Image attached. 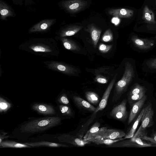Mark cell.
Here are the masks:
<instances>
[{"mask_svg":"<svg viewBox=\"0 0 156 156\" xmlns=\"http://www.w3.org/2000/svg\"><path fill=\"white\" fill-rule=\"evenodd\" d=\"M62 119L57 116L30 117L18 125L9 134V138L24 142L34 135L44 133L62 124Z\"/></svg>","mask_w":156,"mask_h":156,"instance_id":"1","label":"cell"},{"mask_svg":"<svg viewBox=\"0 0 156 156\" xmlns=\"http://www.w3.org/2000/svg\"><path fill=\"white\" fill-rule=\"evenodd\" d=\"M20 50L43 57H56L59 55V49L55 39L51 38H32L21 44Z\"/></svg>","mask_w":156,"mask_h":156,"instance_id":"2","label":"cell"},{"mask_svg":"<svg viewBox=\"0 0 156 156\" xmlns=\"http://www.w3.org/2000/svg\"><path fill=\"white\" fill-rule=\"evenodd\" d=\"M134 71L132 65L129 62L125 65L123 75L121 79L115 84L112 102H116L126 90L127 87L133 80Z\"/></svg>","mask_w":156,"mask_h":156,"instance_id":"3","label":"cell"},{"mask_svg":"<svg viewBox=\"0 0 156 156\" xmlns=\"http://www.w3.org/2000/svg\"><path fill=\"white\" fill-rule=\"evenodd\" d=\"M154 112L151 102L148 103L144 108V111L141 119V124L133 136L131 138L133 139L137 137L147 134V128L151 126L154 124L153 117Z\"/></svg>","mask_w":156,"mask_h":156,"instance_id":"4","label":"cell"},{"mask_svg":"<svg viewBox=\"0 0 156 156\" xmlns=\"http://www.w3.org/2000/svg\"><path fill=\"white\" fill-rule=\"evenodd\" d=\"M48 69L69 76H75L77 73L75 68L66 63L56 61H43Z\"/></svg>","mask_w":156,"mask_h":156,"instance_id":"5","label":"cell"},{"mask_svg":"<svg viewBox=\"0 0 156 156\" xmlns=\"http://www.w3.org/2000/svg\"><path fill=\"white\" fill-rule=\"evenodd\" d=\"M87 2L84 0H62L58 3L60 9L70 13H76L83 9Z\"/></svg>","mask_w":156,"mask_h":156,"instance_id":"6","label":"cell"},{"mask_svg":"<svg viewBox=\"0 0 156 156\" xmlns=\"http://www.w3.org/2000/svg\"><path fill=\"white\" fill-rule=\"evenodd\" d=\"M31 109L37 114L46 116L57 115L56 106L51 103L34 102L30 105Z\"/></svg>","mask_w":156,"mask_h":156,"instance_id":"7","label":"cell"},{"mask_svg":"<svg viewBox=\"0 0 156 156\" xmlns=\"http://www.w3.org/2000/svg\"><path fill=\"white\" fill-rule=\"evenodd\" d=\"M57 22L55 18L43 19L33 25L28 30L29 33H45L49 32Z\"/></svg>","mask_w":156,"mask_h":156,"instance_id":"8","label":"cell"},{"mask_svg":"<svg viewBox=\"0 0 156 156\" xmlns=\"http://www.w3.org/2000/svg\"><path fill=\"white\" fill-rule=\"evenodd\" d=\"M127 101L126 99H124L114 107L110 113V116L116 120L122 122L125 121L128 117L126 107Z\"/></svg>","mask_w":156,"mask_h":156,"instance_id":"9","label":"cell"},{"mask_svg":"<svg viewBox=\"0 0 156 156\" xmlns=\"http://www.w3.org/2000/svg\"><path fill=\"white\" fill-rule=\"evenodd\" d=\"M125 133L122 130L113 129H107V127L101 128L100 133L94 139L104 138L112 140L122 139L125 136Z\"/></svg>","mask_w":156,"mask_h":156,"instance_id":"10","label":"cell"},{"mask_svg":"<svg viewBox=\"0 0 156 156\" xmlns=\"http://www.w3.org/2000/svg\"><path fill=\"white\" fill-rule=\"evenodd\" d=\"M83 27L69 25L61 27L55 32L56 36L64 37L73 36L81 30Z\"/></svg>","mask_w":156,"mask_h":156,"instance_id":"11","label":"cell"},{"mask_svg":"<svg viewBox=\"0 0 156 156\" xmlns=\"http://www.w3.org/2000/svg\"><path fill=\"white\" fill-rule=\"evenodd\" d=\"M0 19L4 21L7 20V18L15 17L16 14L14 9L3 0H0Z\"/></svg>","mask_w":156,"mask_h":156,"instance_id":"12","label":"cell"},{"mask_svg":"<svg viewBox=\"0 0 156 156\" xmlns=\"http://www.w3.org/2000/svg\"><path fill=\"white\" fill-rule=\"evenodd\" d=\"M117 74H116L109 83L101 101L93 114H96L98 111L103 109L106 106L110 94L115 83Z\"/></svg>","mask_w":156,"mask_h":156,"instance_id":"13","label":"cell"},{"mask_svg":"<svg viewBox=\"0 0 156 156\" xmlns=\"http://www.w3.org/2000/svg\"><path fill=\"white\" fill-rule=\"evenodd\" d=\"M131 40L134 45L141 50L149 49L153 46L154 43L153 40L141 38L135 36H133Z\"/></svg>","mask_w":156,"mask_h":156,"instance_id":"14","label":"cell"},{"mask_svg":"<svg viewBox=\"0 0 156 156\" xmlns=\"http://www.w3.org/2000/svg\"><path fill=\"white\" fill-rule=\"evenodd\" d=\"M33 147H68L69 146L64 143L51 142L44 140L21 142Z\"/></svg>","mask_w":156,"mask_h":156,"instance_id":"15","label":"cell"},{"mask_svg":"<svg viewBox=\"0 0 156 156\" xmlns=\"http://www.w3.org/2000/svg\"><path fill=\"white\" fill-rule=\"evenodd\" d=\"M85 30L90 33L93 46L95 48L99 39L101 30L94 24L91 23L87 26Z\"/></svg>","mask_w":156,"mask_h":156,"instance_id":"16","label":"cell"},{"mask_svg":"<svg viewBox=\"0 0 156 156\" xmlns=\"http://www.w3.org/2000/svg\"><path fill=\"white\" fill-rule=\"evenodd\" d=\"M147 97L145 95L142 98L133 104L131 106L129 116L128 120V124H129L133 120L143 106Z\"/></svg>","mask_w":156,"mask_h":156,"instance_id":"17","label":"cell"},{"mask_svg":"<svg viewBox=\"0 0 156 156\" xmlns=\"http://www.w3.org/2000/svg\"><path fill=\"white\" fill-rule=\"evenodd\" d=\"M55 39L60 41L64 47L68 50L76 51L80 50V47L74 41L66 37H61L56 36Z\"/></svg>","mask_w":156,"mask_h":156,"instance_id":"18","label":"cell"},{"mask_svg":"<svg viewBox=\"0 0 156 156\" xmlns=\"http://www.w3.org/2000/svg\"><path fill=\"white\" fill-rule=\"evenodd\" d=\"M108 13L114 17L122 18H130L133 14V10L126 8L110 9Z\"/></svg>","mask_w":156,"mask_h":156,"instance_id":"19","label":"cell"},{"mask_svg":"<svg viewBox=\"0 0 156 156\" xmlns=\"http://www.w3.org/2000/svg\"><path fill=\"white\" fill-rule=\"evenodd\" d=\"M73 99L75 104L80 108L93 112L96 109V108L80 97L73 96Z\"/></svg>","mask_w":156,"mask_h":156,"instance_id":"20","label":"cell"},{"mask_svg":"<svg viewBox=\"0 0 156 156\" xmlns=\"http://www.w3.org/2000/svg\"><path fill=\"white\" fill-rule=\"evenodd\" d=\"M33 147L15 141L5 140L0 143V148H30Z\"/></svg>","mask_w":156,"mask_h":156,"instance_id":"21","label":"cell"},{"mask_svg":"<svg viewBox=\"0 0 156 156\" xmlns=\"http://www.w3.org/2000/svg\"><path fill=\"white\" fill-rule=\"evenodd\" d=\"M57 115L63 119V117L72 116L73 112L71 108L67 105L57 104L56 106Z\"/></svg>","mask_w":156,"mask_h":156,"instance_id":"22","label":"cell"},{"mask_svg":"<svg viewBox=\"0 0 156 156\" xmlns=\"http://www.w3.org/2000/svg\"><path fill=\"white\" fill-rule=\"evenodd\" d=\"M100 124L97 122L87 131L83 137L84 140H87L90 139H94V137L100 132L101 128H99Z\"/></svg>","mask_w":156,"mask_h":156,"instance_id":"23","label":"cell"},{"mask_svg":"<svg viewBox=\"0 0 156 156\" xmlns=\"http://www.w3.org/2000/svg\"><path fill=\"white\" fill-rule=\"evenodd\" d=\"M12 103L6 98L0 95V112L3 114L10 111L13 106Z\"/></svg>","mask_w":156,"mask_h":156,"instance_id":"24","label":"cell"},{"mask_svg":"<svg viewBox=\"0 0 156 156\" xmlns=\"http://www.w3.org/2000/svg\"><path fill=\"white\" fill-rule=\"evenodd\" d=\"M144 111V108L142 109L131 128L125 134L124 139L131 138L133 136L138 125L141 120Z\"/></svg>","mask_w":156,"mask_h":156,"instance_id":"25","label":"cell"},{"mask_svg":"<svg viewBox=\"0 0 156 156\" xmlns=\"http://www.w3.org/2000/svg\"><path fill=\"white\" fill-rule=\"evenodd\" d=\"M142 18L147 23L156 24L154 14L147 5H145L144 8Z\"/></svg>","mask_w":156,"mask_h":156,"instance_id":"26","label":"cell"},{"mask_svg":"<svg viewBox=\"0 0 156 156\" xmlns=\"http://www.w3.org/2000/svg\"><path fill=\"white\" fill-rule=\"evenodd\" d=\"M123 139L112 140L104 138H97L90 139L87 140L97 145L105 144L109 146L117 142L120 140H122Z\"/></svg>","mask_w":156,"mask_h":156,"instance_id":"27","label":"cell"},{"mask_svg":"<svg viewBox=\"0 0 156 156\" xmlns=\"http://www.w3.org/2000/svg\"><path fill=\"white\" fill-rule=\"evenodd\" d=\"M96 115L93 114L92 116L89 119L85 124L79 130L77 133L76 136L80 138L83 139L84 134L87 131L89 125L93 121Z\"/></svg>","mask_w":156,"mask_h":156,"instance_id":"28","label":"cell"},{"mask_svg":"<svg viewBox=\"0 0 156 156\" xmlns=\"http://www.w3.org/2000/svg\"><path fill=\"white\" fill-rule=\"evenodd\" d=\"M85 95L90 103L95 105L98 103L99 98L96 93L92 91H87L85 92Z\"/></svg>","mask_w":156,"mask_h":156,"instance_id":"29","label":"cell"},{"mask_svg":"<svg viewBox=\"0 0 156 156\" xmlns=\"http://www.w3.org/2000/svg\"><path fill=\"white\" fill-rule=\"evenodd\" d=\"M57 104H62L68 105L69 104L68 98L66 93L62 91L57 96L55 100Z\"/></svg>","mask_w":156,"mask_h":156,"instance_id":"30","label":"cell"},{"mask_svg":"<svg viewBox=\"0 0 156 156\" xmlns=\"http://www.w3.org/2000/svg\"><path fill=\"white\" fill-rule=\"evenodd\" d=\"M146 92L145 88L137 83H135L128 93V96Z\"/></svg>","mask_w":156,"mask_h":156,"instance_id":"31","label":"cell"},{"mask_svg":"<svg viewBox=\"0 0 156 156\" xmlns=\"http://www.w3.org/2000/svg\"><path fill=\"white\" fill-rule=\"evenodd\" d=\"M146 92L128 96L127 101L131 106L133 104L142 98L145 95Z\"/></svg>","mask_w":156,"mask_h":156,"instance_id":"32","label":"cell"},{"mask_svg":"<svg viewBox=\"0 0 156 156\" xmlns=\"http://www.w3.org/2000/svg\"><path fill=\"white\" fill-rule=\"evenodd\" d=\"M102 41L105 42H110L113 40V36L111 30L108 29L104 33L102 37Z\"/></svg>","mask_w":156,"mask_h":156,"instance_id":"33","label":"cell"},{"mask_svg":"<svg viewBox=\"0 0 156 156\" xmlns=\"http://www.w3.org/2000/svg\"><path fill=\"white\" fill-rule=\"evenodd\" d=\"M131 140L136 143L140 147H148L152 146L151 144L147 143L142 141L141 138L139 137H137L133 139H131Z\"/></svg>","mask_w":156,"mask_h":156,"instance_id":"34","label":"cell"},{"mask_svg":"<svg viewBox=\"0 0 156 156\" xmlns=\"http://www.w3.org/2000/svg\"><path fill=\"white\" fill-rule=\"evenodd\" d=\"M112 47V45H107L101 43L99 45L98 49L101 53H106L110 50Z\"/></svg>","mask_w":156,"mask_h":156,"instance_id":"35","label":"cell"},{"mask_svg":"<svg viewBox=\"0 0 156 156\" xmlns=\"http://www.w3.org/2000/svg\"><path fill=\"white\" fill-rule=\"evenodd\" d=\"M143 140L149 141L153 144L156 145V132L153 133L151 137H148L146 134L143 135L138 136Z\"/></svg>","mask_w":156,"mask_h":156,"instance_id":"36","label":"cell"},{"mask_svg":"<svg viewBox=\"0 0 156 156\" xmlns=\"http://www.w3.org/2000/svg\"><path fill=\"white\" fill-rule=\"evenodd\" d=\"M95 81L101 83H107L108 80L106 77L101 74H98L94 79Z\"/></svg>","mask_w":156,"mask_h":156,"instance_id":"37","label":"cell"},{"mask_svg":"<svg viewBox=\"0 0 156 156\" xmlns=\"http://www.w3.org/2000/svg\"><path fill=\"white\" fill-rule=\"evenodd\" d=\"M148 67L151 69H156V58H152L147 62Z\"/></svg>","mask_w":156,"mask_h":156,"instance_id":"38","label":"cell"},{"mask_svg":"<svg viewBox=\"0 0 156 156\" xmlns=\"http://www.w3.org/2000/svg\"><path fill=\"white\" fill-rule=\"evenodd\" d=\"M9 138V134L7 132L1 130L0 132V143H1L3 140H6Z\"/></svg>","mask_w":156,"mask_h":156,"instance_id":"39","label":"cell"},{"mask_svg":"<svg viewBox=\"0 0 156 156\" xmlns=\"http://www.w3.org/2000/svg\"><path fill=\"white\" fill-rule=\"evenodd\" d=\"M24 3L26 6L32 5L34 2L32 0H17V5H22Z\"/></svg>","mask_w":156,"mask_h":156,"instance_id":"40","label":"cell"},{"mask_svg":"<svg viewBox=\"0 0 156 156\" xmlns=\"http://www.w3.org/2000/svg\"><path fill=\"white\" fill-rule=\"evenodd\" d=\"M11 0L13 2V3L14 4L17 5V0Z\"/></svg>","mask_w":156,"mask_h":156,"instance_id":"41","label":"cell"}]
</instances>
